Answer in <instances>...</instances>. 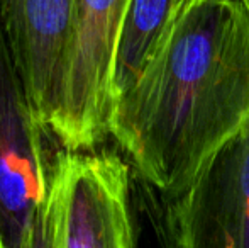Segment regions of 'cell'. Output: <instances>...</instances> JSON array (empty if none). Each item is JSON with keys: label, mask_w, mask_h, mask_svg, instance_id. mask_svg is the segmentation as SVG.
Here are the masks:
<instances>
[{"label": "cell", "mask_w": 249, "mask_h": 248, "mask_svg": "<svg viewBox=\"0 0 249 248\" xmlns=\"http://www.w3.org/2000/svg\"><path fill=\"white\" fill-rule=\"evenodd\" d=\"M50 192L61 248H136L132 170L117 153L56 150Z\"/></svg>", "instance_id": "obj_3"}, {"label": "cell", "mask_w": 249, "mask_h": 248, "mask_svg": "<svg viewBox=\"0 0 249 248\" xmlns=\"http://www.w3.org/2000/svg\"><path fill=\"white\" fill-rule=\"evenodd\" d=\"M131 0H75L51 138L61 150L95 152L110 136L115 57Z\"/></svg>", "instance_id": "obj_2"}, {"label": "cell", "mask_w": 249, "mask_h": 248, "mask_svg": "<svg viewBox=\"0 0 249 248\" xmlns=\"http://www.w3.org/2000/svg\"><path fill=\"white\" fill-rule=\"evenodd\" d=\"M249 126V0H192L115 104L110 136L170 199Z\"/></svg>", "instance_id": "obj_1"}, {"label": "cell", "mask_w": 249, "mask_h": 248, "mask_svg": "<svg viewBox=\"0 0 249 248\" xmlns=\"http://www.w3.org/2000/svg\"><path fill=\"white\" fill-rule=\"evenodd\" d=\"M20 248H61L58 206L48 187V197L37 209L31 229Z\"/></svg>", "instance_id": "obj_9"}, {"label": "cell", "mask_w": 249, "mask_h": 248, "mask_svg": "<svg viewBox=\"0 0 249 248\" xmlns=\"http://www.w3.org/2000/svg\"><path fill=\"white\" fill-rule=\"evenodd\" d=\"M50 138L37 123L0 14V225L9 248H20L50 187Z\"/></svg>", "instance_id": "obj_4"}, {"label": "cell", "mask_w": 249, "mask_h": 248, "mask_svg": "<svg viewBox=\"0 0 249 248\" xmlns=\"http://www.w3.org/2000/svg\"><path fill=\"white\" fill-rule=\"evenodd\" d=\"M0 248H9L5 242V236H3V231H2V225H0Z\"/></svg>", "instance_id": "obj_11"}, {"label": "cell", "mask_w": 249, "mask_h": 248, "mask_svg": "<svg viewBox=\"0 0 249 248\" xmlns=\"http://www.w3.org/2000/svg\"><path fill=\"white\" fill-rule=\"evenodd\" d=\"M75 0H0L17 70L37 123L51 136Z\"/></svg>", "instance_id": "obj_6"}, {"label": "cell", "mask_w": 249, "mask_h": 248, "mask_svg": "<svg viewBox=\"0 0 249 248\" xmlns=\"http://www.w3.org/2000/svg\"><path fill=\"white\" fill-rule=\"evenodd\" d=\"M171 202L181 248H249V126Z\"/></svg>", "instance_id": "obj_5"}, {"label": "cell", "mask_w": 249, "mask_h": 248, "mask_svg": "<svg viewBox=\"0 0 249 248\" xmlns=\"http://www.w3.org/2000/svg\"><path fill=\"white\" fill-rule=\"evenodd\" d=\"M136 248H181L173 202L132 173Z\"/></svg>", "instance_id": "obj_8"}, {"label": "cell", "mask_w": 249, "mask_h": 248, "mask_svg": "<svg viewBox=\"0 0 249 248\" xmlns=\"http://www.w3.org/2000/svg\"><path fill=\"white\" fill-rule=\"evenodd\" d=\"M190 2H192V0H173V14L178 12L181 7H185L187 3H190Z\"/></svg>", "instance_id": "obj_10"}, {"label": "cell", "mask_w": 249, "mask_h": 248, "mask_svg": "<svg viewBox=\"0 0 249 248\" xmlns=\"http://www.w3.org/2000/svg\"><path fill=\"white\" fill-rule=\"evenodd\" d=\"M173 16V0H131L115 57L117 100L138 80Z\"/></svg>", "instance_id": "obj_7"}]
</instances>
